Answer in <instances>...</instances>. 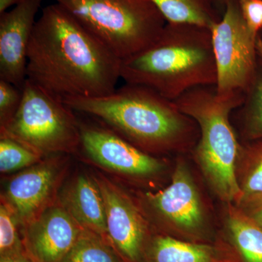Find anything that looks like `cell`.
<instances>
[{"label":"cell","mask_w":262,"mask_h":262,"mask_svg":"<svg viewBox=\"0 0 262 262\" xmlns=\"http://www.w3.org/2000/svg\"><path fill=\"white\" fill-rule=\"evenodd\" d=\"M60 203L82 227L98 234L111 244L102 194L94 178L77 176L63 189Z\"/></svg>","instance_id":"cell-14"},{"label":"cell","mask_w":262,"mask_h":262,"mask_svg":"<svg viewBox=\"0 0 262 262\" xmlns=\"http://www.w3.org/2000/svg\"><path fill=\"white\" fill-rule=\"evenodd\" d=\"M237 206L244 210L262 227V196L245 202Z\"/></svg>","instance_id":"cell-25"},{"label":"cell","mask_w":262,"mask_h":262,"mask_svg":"<svg viewBox=\"0 0 262 262\" xmlns=\"http://www.w3.org/2000/svg\"><path fill=\"white\" fill-rule=\"evenodd\" d=\"M21 0H0V14L13 8Z\"/></svg>","instance_id":"cell-27"},{"label":"cell","mask_w":262,"mask_h":262,"mask_svg":"<svg viewBox=\"0 0 262 262\" xmlns=\"http://www.w3.org/2000/svg\"><path fill=\"white\" fill-rule=\"evenodd\" d=\"M120 76L173 101L194 88L216 85L211 29L167 22L154 42L122 60Z\"/></svg>","instance_id":"cell-3"},{"label":"cell","mask_w":262,"mask_h":262,"mask_svg":"<svg viewBox=\"0 0 262 262\" xmlns=\"http://www.w3.org/2000/svg\"><path fill=\"white\" fill-rule=\"evenodd\" d=\"M235 116L241 137L247 142L262 139V58L242 103L232 113Z\"/></svg>","instance_id":"cell-18"},{"label":"cell","mask_w":262,"mask_h":262,"mask_svg":"<svg viewBox=\"0 0 262 262\" xmlns=\"http://www.w3.org/2000/svg\"><path fill=\"white\" fill-rule=\"evenodd\" d=\"M146 199L163 223L174 232L190 237L204 230V205L184 160L177 161L168 187L155 193L148 192Z\"/></svg>","instance_id":"cell-8"},{"label":"cell","mask_w":262,"mask_h":262,"mask_svg":"<svg viewBox=\"0 0 262 262\" xmlns=\"http://www.w3.org/2000/svg\"><path fill=\"white\" fill-rule=\"evenodd\" d=\"M61 100L26 80L20 107L1 136L18 141L42 156L72 152L80 144V122Z\"/></svg>","instance_id":"cell-6"},{"label":"cell","mask_w":262,"mask_h":262,"mask_svg":"<svg viewBox=\"0 0 262 262\" xmlns=\"http://www.w3.org/2000/svg\"><path fill=\"white\" fill-rule=\"evenodd\" d=\"M113 245L84 228L62 262H121Z\"/></svg>","instance_id":"cell-20"},{"label":"cell","mask_w":262,"mask_h":262,"mask_svg":"<svg viewBox=\"0 0 262 262\" xmlns=\"http://www.w3.org/2000/svg\"><path fill=\"white\" fill-rule=\"evenodd\" d=\"M43 0H21L0 14V80L23 89L27 53Z\"/></svg>","instance_id":"cell-11"},{"label":"cell","mask_w":262,"mask_h":262,"mask_svg":"<svg viewBox=\"0 0 262 262\" xmlns=\"http://www.w3.org/2000/svg\"><path fill=\"white\" fill-rule=\"evenodd\" d=\"M227 225L244 262H262V227L237 205L229 203Z\"/></svg>","instance_id":"cell-17"},{"label":"cell","mask_w":262,"mask_h":262,"mask_svg":"<svg viewBox=\"0 0 262 262\" xmlns=\"http://www.w3.org/2000/svg\"><path fill=\"white\" fill-rule=\"evenodd\" d=\"M241 13L248 29L257 36L262 31V0H238Z\"/></svg>","instance_id":"cell-24"},{"label":"cell","mask_w":262,"mask_h":262,"mask_svg":"<svg viewBox=\"0 0 262 262\" xmlns=\"http://www.w3.org/2000/svg\"><path fill=\"white\" fill-rule=\"evenodd\" d=\"M122 60L61 5L43 8L27 53V79L64 101L111 94Z\"/></svg>","instance_id":"cell-1"},{"label":"cell","mask_w":262,"mask_h":262,"mask_svg":"<svg viewBox=\"0 0 262 262\" xmlns=\"http://www.w3.org/2000/svg\"><path fill=\"white\" fill-rule=\"evenodd\" d=\"M60 160L50 159L29 167L8 183L3 196L25 227L53 204L63 169Z\"/></svg>","instance_id":"cell-12"},{"label":"cell","mask_w":262,"mask_h":262,"mask_svg":"<svg viewBox=\"0 0 262 262\" xmlns=\"http://www.w3.org/2000/svg\"><path fill=\"white\" fill-rule=\"evenodd\" d=\"M23 96V89L7 81L0 80V121L6 125L18 112Z\"/></svg>","instance_id":"cell-23"},{"label":"cell","mask_w":262,"mask_h":262,"mask_svg":"<svg viewBox=\"0 0 262 262\" xmlns=\"http://www.w3.org/2000/svg\"><path fill=\"white\" fill-rule=\"evenodd\" d=\"M0 262H37L29 253L27 248L15 252L2 255Z\"/></svg>","instance_id":"cell-26"},{"label":"cell","mask_w":262,"mask_h":262,"mask_svg":"<svg viewBox=\"0 0 262 262\" xmlns=\"http://www.w3.org/2000/svg\"><path fill=\"white\" fill-rule=\"evenodd\" d=\"M80 144L91 160L117 172L135 177H149L163 168L160 160L134 146L107 125L80 123Z\"/></svg>","instance_id":"cell-10"},{"label":"cell","mask_w":262,"mask_h":262,"mask_svg":"<svg viewBox=\"0 0 262 262\" xmlns=\"http://www.w3.org/2000/svg\"><path fill=\"white\" fill-rule=\"evenodd\" d=\"M244 97H222L215 85L194 88L173 101L199 127L194 158L212 190L227 204L238 206L242 200L236 166L242 144L231 120Z\"/></svg>","instance_id":"cell-4"},{"label":"cell","mask_w":262,"mask_h":262,"mask_svg":"<svg viewBox=\"0 0 262 262\" xmlns=\"http://www.w3.org/2000/svg\"><path fill=\"white\" fill-rule=\"evenodd\" d=\"M211 37L217 70V94L244 97L257 68V36L248 29L238 0H227Z\"/></svg>","instance_id":"cell-7"},{"label":"cell","mask_w":262,"mask_h":262,"mask_svg":"<svg viewBox=\"0 0 262 262\" xmlns=\"http://www.w3.org/2000/svg\"><path fill=\"white\" fill-rule=\"evenodd\" d=\"M102 194L108 238L122 258L139 262L148 232L145 215L120 187L105 177H95Z\"/></svg>","instance_id":"cell-9"},{"label":"cell","mask_w":262,"mask_h":262,"mask_svg":"<svg viewBox=\"0 0 262 262\" xmlns=\"http://www.w3.org/2000/svg\"><path fill=\"white\" fill-rule=\"evenodd\" d=\"M236 177L242 192L238 206L262 196V139L242 144L236 166Z\"/></svg>","instance_id":"cell-19"},{"label":"cell","mask_w":262,"mask_h":262,"mask_svg":"<svg viewBox=\"0 0 262 262\" xmlns=\"http://www.w3.org/2000/svg\"><path fill=\"white\" fill-rule=\"evenodd\" d=\"M169 23L196 24L212 29L224 11L219 0H151Z\"/></svg>","instance_id":"cell-16"},{"label":"cell","mask_w":262,"mask_h":262,"mask_svg":"<svg viewBox=\"0 0 262 262\" xmlns=\"http://www.w3.org/2000/svg\"><path fill=\"white\" fill-rule=\"evenodd\" d=\"M20 225L9 203L2 198L0 205V255L20 251L25 248L24 241L19 236L18 225Z\"/></svg>","instance_id":"cell-22"},{"label":"cell","mask_w":262,"mask_h":262,"mask_svg":"<svg viewBox=\"0 0 262 262\" xmlns=\"http://www.w3.org/2000/svg\"><path fill=\"white\" fill-rule=\"evenodd\" d=\"M63 102L100 121L143 151H166L195 146L199 127L173 101L141 84L125 83L107 96Z\"/></svg>","instance_id":"cell-2"},{"label":"cell","mask_w":262,"mask_h":262,"mask_svg":"<svg viewBox=\"0 0 262 262\" xmlns=\"http://www.w3.org/2000/svg\"><path fill=\"white\" fill-rule=\"evenodd\" d=\"M256 46H257V52H258V55L259 56V57H261L262 58V48L261 46H259V45L258 44L256 45Z\"/></svg>","instance_id":"cell-29"},{"label":"cell","mask_w":262,"mask_h":262,"mask_svg":"<svg viewBox=\"0 0 262 262\" xmlns=\"http://www.w3.org/2000/svg\"><path fill=\"white\" fill-rule=\"evenodd\" d=\"M83 229L61 203H53L24 227V243L36 261L62 262Z\"/></svg>","instance_id":"cell-13"},{"label":"cell","mask_w":262,"mask_h":262,"mask_svg":"<svg viewBox=\"0 0 262 262\" xmlns=\"http://www.w3.org/2000/svg\"><path fill=\"white\" fill-rule=\"evenodd\" d=\"M120 59L154 42L167 20L151 0H51Z\"/></svg>","instance_id":"cell-5"},{"label":"cell","mask_w":262,"mask_h":262,"mask_svg":"<svg viewBox=\"0 0 262 262\" xmlns=\"http://www.w3.org/2000/svg\"><path fill=\"white\" fill-rule=\"evenodd\" d=\"M148 262H226L217 248L170 236L155 237L147 253Z\"/></svg>","instance_id":"cell-15"},{"label":"cell","mask_w":262,"mask_h":262,"mask_svg":"<svg viewBox=\"0 0 262 262\" xmlns=\"http://www.w3.org/2000/svg\"><path fill=\"white\" fill-rule=\"evenodd\" d=\"M42 157L14 139L1 136L0 170L2 173H11L19 169L29 168L39 163Z\"/></svg>","instance_id":"cell-21"},{"label":"cell","mask_w":262,"mask_h":262,"mask_svg":"<svg viewBox=\"0 0 262 262\" xmlns=\"http://www.w3.org/2000/svg\"><path fill=\"white\" fill-rule=\"evenodd\" d=\"M227 0H219V2H220L221 6L223 8V9L225 10V4L226 3H227Z\"/></svg>","instance_id":"cell-30"},{"label":"cell","mask_w":262,"mask_h":262,"mask_svg":"<svg viewBox=\"0 0 262 262\" xmlns=\"http://www.w3.org/2000/svg\"><path fill=\"white\" fill-rule=\"evenodd\" d=\"M257 42L258 44H259L260 46L262 47V31L261 32L258 34V38H257Z\"/></svg>","instance_id":"cell-28"}]
</instances>
